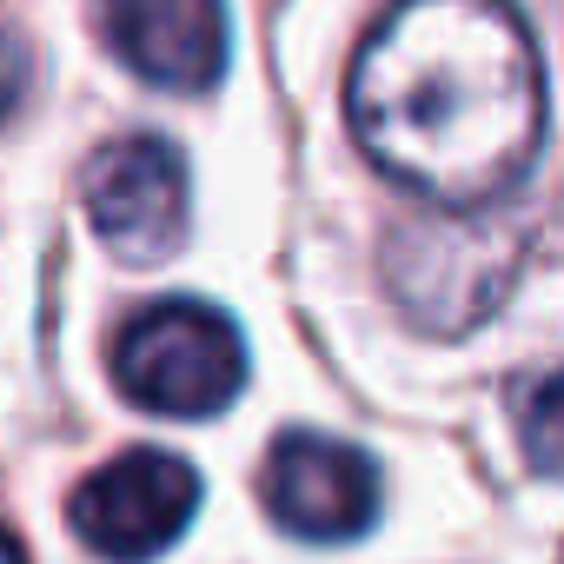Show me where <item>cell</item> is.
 I'll return each instance as SVG.
<instances>
[{
  "label": "cell",
  "instance_id": "cell-8",
  "mask_svg": "<svg viewBox=\"0 0 564 564\" xmlns=\"http://www.w3.org/2000/svg\"><path fill=\"white\" fill-rule=\"evenodd\" d=\"M28 80H34V54L0 28V127H8L14 113H21V100H28Z\"/></svg>",
  "mask_w": 564,
  "mask_h": 564
},
{
  "label": "cell",
  "instance_id": "cell-7",
  "mask_svg": "<svg viewBox=\"0 0 564 564\" xmlns=\"http://www.w3.org/2000/svg\"><path fill=\"white\" fill-rule=\"evenodd\" d=\"M100 28L107 47L166 94L226 74V0H100Z\"/></svg>",
  "mask_w": 564,
  "mask_h": 564
},
{
  "label": "cell",
  "instance_id": "cell-5",
  "mask_svg": "<svg viewBox=\"0 0 564 564\" xmlns=\"http://www.w3.org/2000/svg\"><path fill=\"white\" fill-rule=\"evenodd\" d=\"M87 219L120 259H173L193 219L180 147H166L160 133L107 140L87 160Z\"/></svg>",
  "mask_w": 564,
  "mask_h": 564
},
{
  "label": "cell",
  "instance_id": "cell-4",
  "mask_svg": "<svg viewBox=\"0 0 564 564\" xmlns=\"http://www.w3.org/2000/svg\"><path fill=\"white\" fill-rule=\"evenodd\" d=\"M193 505H199V471L160 445H140L100 465L74 491V531L87 551L113 564H147L193 524Z\"/></svg>",
  "mask_w": 564,
  "mask_h": 564
},
{
  "label": "cell",
  "instance_id": "cell-6",
  "mask_svg": "<svg viewBox=\"0 0 564 564\" xmlns=\"http://www.w3.org/2000/svg\"><path fill=\"white\" fill-rule=\"evenodd\" d=\"M265 511L313 538V544H339V538H359L379 511V471L359 445L346 438H326V432H286L265 458Z\"/></svg>",
  "mask_w": 564,
  "mask_h": 564
},
{
  "label": "cell",
  "instance_id": "cell-3",
  "mask_svg": "<svg viewBox=\"0 0 564 564\" xmlns=\"http://www.w3.org/2000/svg\"><path fill=\"white\" fill-rule=\"evenodd\" d=\"M113 379L147 412L213 419L246 386V346H239V326L226 313H213L199 300H160L120 333Z\"/></svg>",
  "mask_w": 564,
  "mask_h": 564
},
{
  "label": "cell",
  "instance_id": "cell-2",
  "mask_svg": "<svg viewBox=\"0 0 564 564\" xmlns=\"http://www.w3.org/2000/svg\"><path fill=\"white\" fill-rule=\"evenodd\" d=\"M524 232L505 206H465L438 219H412L386 246V286L412 326L458 339L498 313L505 286L518 279Z\"/></svg>",
  "mask_w": 564,
  "mask_h": 564
},
{
  "label": "cell",
  "instance_id": "cell-1",
  "mask_svg": "<svg viewBox=\"0 0 564 564\" xmlns=\"http://www.w3.org/2000/svg\"><path fill=\"white\" fill-rule=\"evenodd\" d=\"M346 100L372 166L445 213L498 206L544 147V61L511 0H399Z\"/></svg>",
  "mask_w": 564,
  "mask_h": 564
},
{
  "label": "cell",
  "instance_id": "cell-10",
  "mask_svg": "<svg viewBox=\"0 0 564 564\" xmlns=\"http://www.w3.org/2000/svg\"><path fill=\"white\" fill-rule=\"evenodd\" d=\"M0 564H28V551H21V538H14V531H0Z\"/></svg>",
  "mask_w": 564,
  "mask_h": 564
},
{
  "label": "cell",
  "instance_id": "cell-9",
  "mask_svg": "<svg viewBox=\"0 0 564 564\" xmlns=\"http://www.w3.org/2000/svg\"><path fill=\"white\" fill-rule=\"evenodd\" d=\"M524 425H531V458H538V471H551V465H557V432H551V425H557V379H551V372L538 379Z\"/></svg>",
  "mask_w": 564,
  "mask_h": 564
}]
</instances>
